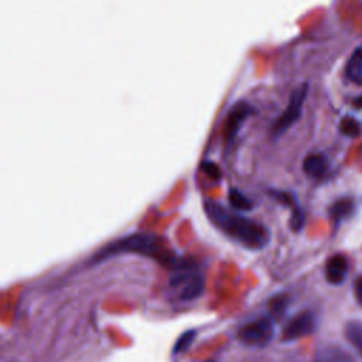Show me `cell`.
I'll return each instance as SVG.
<instances>
[{"instance_id": "1", "label": "cell", "mask_w": 362, "mask_h": 362, "mask_svg": "<svg viewBox=\"0 0 362 362\" xmlns=\"http://www.w3.org/2000/svg\"><path fill=\"white\" fill-rule=\"evenodd\" d=\"M204 209L211 222L236 244L251 251H260L269 245L270 231L265 225L248 217L231 213L214 201H204Z\"/></svg>"}, {"instance_id": "2", "label": "cell", "mask_w": 362, "mask_h": 362, "mask_svg": "<svg viewBox=\"0 0 362 362\" xmlns=\"http://www.w3.org/2000/svg\"><path fill=\"white\" fill-rule=\"evenodd\" d=\"M275 320L272 317H259L238 331V340L248 347H265L275 337Z\"/></svg>"}, {"instance_id": "3", "label": "cell", "mask_w": 362, "mask_h": 362, "mask_svg": "<svg viewBox=\"0 0 362 362\" xmlns=\"http://www.w3.org/2000/svg\"><path fill=\"white\" fill-rule=\"evenodd\" d=\"M309 94V84H301L298 85L290 95L289 104L282 112V115L275 120L274 126H272V133L274 136H279L285 133L287 129H290L301 116V111H303V105L306 102Z\"/></svg>"}, {"instance_id": "4", "label": "cell", "mask_w": 362, "mask_h": 362, "mask_svg": "<svg viewBox=\"0 0 362 362\" xmlns=\"http://www.w3.org/2000/svg\"><path fill=\"white\" fill-rule=\"evenodd\" d=\"M170 287L177 292L181 301H191L204 292V276L194 270H178L170 278Z\"/></svg>"}, {"instance_id": "5", "label": "cell", "mask_w": 362, "mask_h": 362, "mask_svg": "<svg viewBox=\"0 0 362 362\" xmlns=\"http://www.w3.org/2000/svg\"><path fill=\"white\" fill-rule=\"evenodd\" d=\"M318 327V320L316 314L310 310L301 312L292 317L289 323L283 327L282 331V341L290 343V341H297L300 339L309 337L316 333V330Z\"/></svg>"}, {"instance_id": "6", "label": "cell", "mask_w": 362, "mask_h": 362, "mask_svg": "<svg viewBox=\"0 0 362 362\" xmlns=\"http://www.w3.org/2000/svg\"><path fill=\"white\" fill-rule=\"evenodd\" d=\"M255 108L247 102V101H239L236 102L228 112L225 122H224V140L227 143H231L235 140L236 135L239 133L240 128L247 122V120L255 115Z\"/></svg>"}, {"instance_id": "7", "label": "cell", "mask_w": 362, "mask_h": 362, "mask_svg": "<svg viewBox=\"0 0 362 362\" xmlns=\"http://www.w3.org/2000/svg\"><path fill=\"white\" fill-rule=\"evenodd\" d=\"M350 260L344 254H334L327 259L325 279L331 285H343L348 276Z\"/></svg>"}, {"instance_id": "8", "label": "cell", "mask_w": 362, "mask_h": 362, "mask_svg": "<svg viewBox=\"0 0 362 362\" xmlns=\"http://www.w3.org/2000/svg\"><path fill=\"white\" fill-rule=\"evenodd\" d=\"M355 211V202L351 197H343L336 200L328 208V216L330 218L336 222V225H340L343 221L352 217Z\"/></svg>"}, {"instance_id": "9", "label": "cell", "mask_w": 362, "mask_h": 362, "mask_svg": "<svg viewBox=\"0 0 362 362\" xmlns=\"http://www.w3.org/2000/svg\"><path fill=\"white\" fill-rule=\"evenodd\" d=\"M330 169V160L323 153H312L303 162V170L309 177L320 178L327 174Z\"/></svg>"}, {"instance_id": "10", "label": "cell", "mask_w": 362, "mask_h": 362, "mask_svg": "<svg viewBox=\"0 0 362 362\" xmlns=\"http://www.w3.org/2000/svg\"><path fill=\"white\" fill-rule=\"evenodd\" d=\"M313 362H355L354 358L337 345H327L317 351Z\"/></svg>"}, {"instance_id": "11", "label": "cell", "mask_w": 362, "mask_h": 362, "mask_svg": "<svg viewBox=\"0 0 362 362\" xmlns=\"http://www.w3.org/2000/svg\"><path fill=\"white\" fill-rule=\"evenodd\" d=\"M345 75L350 81L362 84V47H358L351 54L345 66Z\"/></svg>"}, {"instance_id": "12", "label": "cell", "mask_w": 362, "mask_h": 362, "mask_svg": "<svg viewBox=\"0 0 362 362\" xmlns=\"http://www.w3.org/2000/svg\"><path fill=\"white\" fill-rule=\"evenodd\" d=\"M345 337L354 350L362 356V323L361 321H348L345 325Z\"/></svg>"}, {"instance_id": "13", "label": "cell", "mask_w": 362, "mask_h": 362, "mask_svg": "<svg viewBox=\"0 0 362 362\" xmlns=\"http://www.w3.org/2000/svg\"><path fill=\"white\" fill-rule=\"evenodd\" d=\"M228 200H229L231 207L236 211H244V213H247V211H251L254 208L252 201L244 193H240L238 189L229 190Z\"/></svg>"}, {"instance_id": "14", "label": "cell", "mask_w": 362, "mask_h": 362, "mask_svg": "<svg viewBox=\"0 0 362 362\" xmlns=\"http://www.w3.org/2000/svg\"><path fill=\"white\" fill-rule=\"evenodd\" d=\"M289 303H290V298L287 294H276L269 301V310L272 316L275 318H280L286 313Z\"/></svg>"}, {"instance_id": "15", "label": "cell", "mask_w": 362, "mask_h": 362, "mask_svg": "<svg viewBox=\"0 0 362 362\" xmlns=\"http://www.w3.org/2000/svg\"><path fill=\"white\" fill-rule=\"evenodd\" d=\"M340 132L348 137H359L362 128L355 117L344 116L340 122Z\"/></svg>"}, {"instance_id": "16", "label": "cell", "mask_w": 362, "mask_h": 362, "mask_svg": "<svg viewBox=\"0 0 362 362\" xmlns=\"http://www.w3.org/2000/svg\"><path fill=\"white\" fill-rule=\"evenodd\" d=\"M196 337H197V331H196V330L184 331V333L181 334V336L178 337V340L175 341L174 348H173V352H174V354H183V352H186V351L190 350V347L193 345Z\"/></svg>"}, {"instance_id": "17", "label": "cell", "mask_w": 362, "mask_h": 362, "mask_svg": "<svg viewBox=\"0 0 362 362\" xmlns=\"http://www.w3.org/2000/svg\"><path fill=\"white\" fill-rule=\"evenodd\" d=\"M290 228L293 232H300L303 231L305 228V224H306V216L303 213V209H301V207H296L293 211H292V217H290Z\"/></svg>"}, {"instance_id": "18", "label": "cell", "mask_w": 362, "mask_h": 362, "mask_svg": "<svg viewBox=\"0 0 362 362\" xmlns=\"http://www.w3.org/2000/svg\"><path fill=\"white\" fill-rule=\"evenodd\" d=\"M201 169L211 180H214V181H218L221 178V175H222L220 167L214 162H202Z\"/></svg>"}, {"instance_id": "19", "label": "cell", "mask_w": 362, "mask_h": 362, "mask_svg": "<svg viewBox=\"0 0 362 362\" xmlns=\"http://www.w3.org/2000/svg\"><path fill=\"white\" fill-rule=\"evenodd\" d=\"M354 293H355V298L358 301V305L362 307V276L355 279V282H354Z\"/></svg>"}, {"instance_id": "20", "label": "cell", "mask_w": 362, "mask_h": 362, "mask_svg": "<svg viewBox=\"0 0 362 362\" xmlns=\"http://www.w3.org/2000/svg\"><path fill=\"white\" fill-rule=\"evenodd\" d=\"M354 106H356V108H362V95H359L358 98L354 99Z\"/></svg>"}]
</instances>
